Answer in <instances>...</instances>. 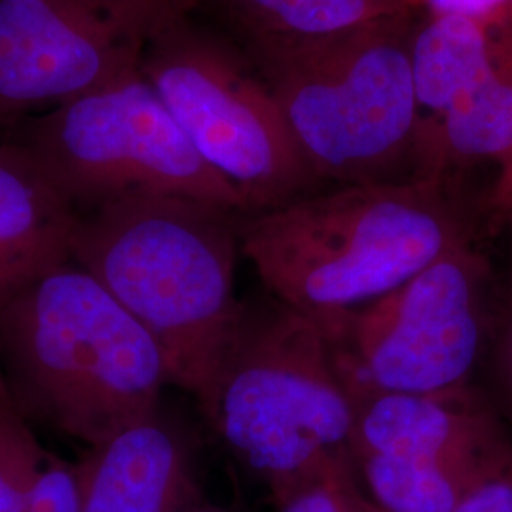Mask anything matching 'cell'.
<instances>
[{
	"mask_svg": "<svg viewBox=\"0 0 512 512\" xmlns=\"http://www.w3.org/2000/svg\"><path fill=\"white\" fill-rule=\"evenodd\" d=\"M277 512H385L361 486L355 467H342L302 486L275 505Z\"/></svg>",
	"mask_w": 512,
	"mask_h": 512,
	"instance_id": "17",
	"label": "cell"
},
{
	"mask_svg": "<svg viewBox=\"0 0 512 512\" xmlns=\"http://www.w3.org/2000/svg\"><path fill=\"white\" fill-rule=\"evenodd\" d=\"M141 71L249 213L308 196L319 183L262 76L186 19L148 38Z\"/></svg>",
	"mask_w": 512,
	"mask_h": 512,
	"instance_id": "8",
	"label": "cell"
},
{
	"mask_svg": "<svg viewBox=\"0 0 512 512\" xmlns=\"http://www.w3.org/2000/svg\"><path fill=\"white\" fill-rule=\"evenodd\" d=\"M78 463L80 512H196L205 505L190 440L162 408Z\"/></svg>",
	"mask_w": 512,
	"mask_h": 512,
	"instance_id": "11",
	"label": "cell"
},
{
	"mask_svg": "<svg viewBox=\"0 0 512 512\" xmlns=\"http://www.w3.org/2000/svg\"><path fill=\"white\" fill-rule=\"evenodd\" d=\"M490 283L488 258L467 241L384 296L311 319L353 401L450 391L473 384L490 330Z\"/></svg>",
	"mask_w": 512,
	"mask_h": 512,
	"instance_id": "6",
	"label": "cell"
},
{
	"mask_svg": "<svg viewBox=\"0 0 512 512\" xmlns=\"http://www.w3.org/2000/svg\"><path fill=\"white\" fill-rule=\"evenodd\" d=\"M48 456L16 406L0 412V512H25Z\"/></svg>",
	"mask_w": 512,
	"mask_h": 512,
	"instance_id": "16",
	"label": "cell"
},
{
	"mask_svg": "<svg viewBox=\"0 0 512 512\" xmlns=\"http://www.w3.org/2000/svg\"><path fill=\"white\" fill-rule=\"evenodd\" d=\"M205 420L275 505L342 467H355V403L310 315L274 296L245 302Z\"/></svg>",
	"mask_w": 512,
	"mask_h": 512,
	"instance_id": "4",
	"label": "cell"
},
{
	"mask_svg": "<svg viewBox=\"0 0 512 512\" xmlns=\"http://www.w3.org/2000/svg\"><path fill=\"white\" fill-rule=\"evenodd\" d=\"M196 512H232L228 511V509H222V507H217V505H209V503H205L200 511Z\"/></svg>",
	"mask_w": 512,
	"mask_h": 512,
	"instance_id": "25",
	"label": "cell"
},
{
	"mask_svg": "<svg viewBox=\"0 0 512 512\" xmlns=\"http://www.w3.org/2000/svg\"><path fill=\"white\" fill-rule=\"evenodd\" d=\"M0 372L19 414L90 448L162 408L148 330L73 260L0 308Z\"/></svg>",
	"mask_w": 512,
	"mask_h": 512,
	"instance_id": "3",
	"label": "cell"
},
{
	"mask_svg": "<svg viewBox=\"0 0 512 512\" xmlns=\"http://www.w3.org/2000/svg\"><path fill=\"white\" fill-rule=\"evenodd\" d=\"M512 154V31L499 40L492 71L433 122H423L418 177H442L448 164Z\"/></svg>",
	"mask_w": 512,
	"mask_h": 512,
	"instance_id": "13",
	"label": "cell"
},
{
	"mask_svg": "<svg viewBox=\"0 0 512 512\" xmlns=\"http://www.w3.org/2000/svg\"><path fill=\"white\" fill-rule=\"evenodd\" d=\"M14 406H16V404L12 401L10 391H8L6 382H4V376H2V372H0V412H4V410H8V408H14Z\"/></svg>",
	"mask_w": 512,
	"mask_h": 512,
	"instance_id": "24",
	"label": "cell"
},
{
	"mask_svg": "<svg viewBox=\"0 0 512 512\" xmlns=\"http://www.w3.org/2000/svg\"><path fill=\"white\" fill-rule=\"evenodd\" d=\"M143 48L109 0H0V122L139 69Z\"/></svg>",
	"mask_w": 512,
	"mask_h": 512,
	"instance_id": "10",
	"label": "cell"
},
{
	"mask_svg": "<svg viewBox=\"0 0 512 512\" xmlns=\"http://www.w3.org/2000/svg\"><path fill=\"white\" fill-rule=\"evenodd\" d=\"M253 37H323L410 16L421 0H220Z\"/></svg>",
	"mask_w": 512,
	"mask_h": 512,
	"instance_id": "15",
	"label": "cell"
},
{
	"mask_svg": "<svg viewBox=\"0 0 512 512\" xmlns=\"http://www.w3.org/2000/svg\"><path fill=\"white\" fill-rule=\"evenodd\" d=\"M78 219L29 148L0 145V308L73 260Z\"/></svg>",
	"mask_w": 512,
	"mask_h": 512,
	"instance_id": "12",
	"label": "cell"
},
{
	"mask_svg": "<svg viewBox=\"0 0 512 512\" xmlns=\"http://www.w3.org/2000/svg\"><path fill=\"white\" fill-rule=\"evenodd\" d=\"M239 239L270 296L319 317L397 289L471 234L444 177H410L245 213Z\"/></svg>",
	"mask_w": 512,
	"mask_h": 512,
	"instance_id": "2",
	"label": "cell"
},
{
	"mask_svg": "<svg viewBox=\"0 0 512 512\" xmlns=\"http://www.w3.org/2000/svg\"><path fill=\"white\" fill-rule=\"evenodd\" d=\"M19 143L80 215L137 192L249 213L238 190L190 143L141 67L48 110Z\"/></svg>",
	"mask_w": 512,
	"mask_h": 512,
	"instance_id": "7",
	"label": "cell"
},
{
	"mask_svg": "<svg viewBox=\"0 0 512 512\" xmlns=\"http://www.w3.org/2000/svg\"><path fill=\"white\" fill-rule=\"evenodd\" d=\"M408 16L323 37L255 38L260 76L319 181L387 183L420 158Z\"/></svg>",
	"mask_w": 512,
	"mask_h": 512,
	"instance_id": "5",
	"label": "cell"
},
{
	"mask_svg": "<svg viewBox=\"0 0 512 512\" xmlns=\"http://www.w3.org/2000/svg\"><path fill=\"white\" fill-rule=\"evenodd\" d=\"M234 209L175 194L137 192L82 213L73 262L148 330L171 384L203 410L238 332L241 253Z\"/></svg>",
	"mask_w": 512,
	"mask_h": 512,
	"instance_id": "1",
	"label": "cell"
},
{
	"mask_svg": "<svg viewBox=\"0 0 512 512\" xmlns=\"http://www.w3.org/2000/svg\"><path fill=\"white\" fill-rule=\"evenodd\" d=\"M494 368L501 395L512 410V272L509 291L495 325Z\"/></svg>",
	"mask_w": 512,
	"mask_h": 512,
	"instance_id": "20",
	"label": "cell"
},
{
	"mask_svg": "<svg viewBox=\"0 0 512 512\" xmlns=\"http://www.w3.org/2000/svg\"><path fill=\"white\" fill-rule=\"evenodd\" d=\"M200 0H109L110 10L143 44L167 25L186 18Z\"/></svg>",
	"mask_w": 512,
	"mask_h": 512,
	"instance_id": "19",
	"label": "cell"
},
{
	"mask_svg": "<svg viewBox=\"0 0 512 512\" xmlns=\"http://www.w3.org/2000/svg\"><path fill=\"white\" fill-rule=\"evenodd\" d=\"M490 211L501 226L512 228V154L499 165V175L490 192Z\"/></svg>",
	"mask_w": 512,
	"mask_h": 512,
	"instance_id": "23",
	"label": "cell"
},
{
	"mask_svg": "<svg viewBox=\"0 0 512 512\" xmlns=\"http://www.w3.org/2000/svg\"><path fill=\"white\" fill-rule=\"evenodd\" d=\"M82 471L80 463L48 456L27 499L25 512H80Z\"/></svg>",
	"mask_w": 512,
	"mask_h": 512,
	"instance_id": "18",
	"label": "cell"
},
{
	"mask_svg": "<svg viewBox=\"0 0 512 512\" xmlns=\"http://www.w3.org/2000/svg\"><path fill=\"white\" fill-rule=\"evenodd\" d=\"M421 4L431 16H461L488 25L495 19L505 21V14L512 10V0H421Z\"/></svg>",
	"mask_w": 512,
	"mask_h": 512,
	"instance_id": "22",
	"label": "cell"
},
{
	"mask_svg": "<svg viewBox=\"0 0 512 512\" xmlns=\"http://www.w3.org/2000/svg\"><path fill=\"white\" fill-rule=\"evenodd\" d=\"M452 512H512V459Z\"/></svg>",
	"mask_w": 512,
	"mask_h": 512,
	"instance_id": "21",
	"label": "cell"
},
{
	"mask_svg": "<svg viewBox=\"0 0 512 512\" xmlns=\"http://www.w3.org/2000/svg\"><path fill=\"white\" fill-rule=\"evenodd\" d=\"M351 456L385 512H452L512 459V437L473 387L357 399Z\"/></svg>",
	"mask_w": 512,
	"mask_h": 512,
	"instance_id": "9",
	"label": "cell"
},
{
	"mask_svg": "<svg viewBox=\"0 0 512 512\" xmlns=\"http://www.w3.org/2000/svg\"><path fill=\"white\" fill-rule=\"evenodd\" d=\"M499 40L490 25L461 16H431L412 35L410 63L421 110L435 118L492 71Z\"/></svg>",
	"mask_w": 512,
	"mask_h": 512,
	"instance_id": "14",
	"label": "cell"
}]
</instances>
